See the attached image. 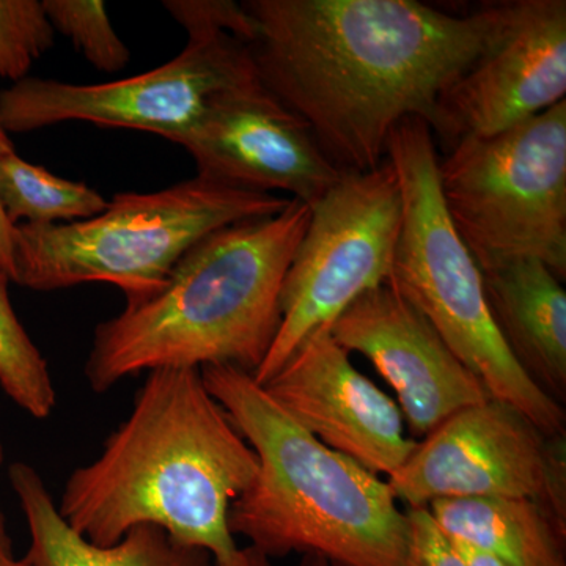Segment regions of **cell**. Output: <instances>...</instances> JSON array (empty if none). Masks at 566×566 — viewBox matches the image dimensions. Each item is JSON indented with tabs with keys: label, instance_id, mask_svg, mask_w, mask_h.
<instances>
[{
	"label": "cell",
	"instance_id": "obj_1",
	"mask_svg": "<svg viewBox=\"0 0 566 566\" xmlns=\"http://www.w3.org/2000/svg\"><path fill=\"white\" fill-rule=\"evenodd\" d=\"M264 87L303 118L342 174L376 169L406 118L433 125L439 98L485 48L499 2L455 17L416 0H245Z\"/></svg>",
	"mask_w": 566,
	"mask_h": 566
},
{
	"label": "cell",
	"instance_id": "obj_2",
	"mask_svg": "<svg viewBox=\"0 0 566 566\" xmlns=\"http://www.w3.org/2000/svg\"><path fill=\"white\" fill-rule=\"evenodd\" d=\"M256 472L259 458L208 392L200 368H158L99 457L71 472L57 509L96 546L156 526L219 560L238 549L230 506Z\"/></svg>",
	"mask_w": 566,
	"mask_h": 566
},
{
	"label": "cell",
	"instance_id": "obj_3",
	"mask_svg": "<svg viewBox=\"0 0 566 566\" xmlns=\"http://www.w3.org/2000/svg\"><path fill=\"white\" fill-rule=\"evenodd\" d=\"M311 207L216 230L185 253L166 283L95 327L84 374L104 394L129 376L229 364L255 374L281 327L283 279Z\"/></svg>",
	"mask_w": 566,
	"mask_h": 566
},
{
	"label": "cell",
	"instance_id": "obj_4",
	"mask_svg": "<svg viewBox=\"0 0 566 566\" xmlns=\"http://www.w3.org/2000/svg\"><path fill=\"white\" fill-rule=\"evenodd\" d=\"M205 387L259 458L230 506L229 528L270 558L301 553L331 566H405L408 515L389 483L335 452L281 408L252 374L200 368Z\"/></svg>",
	"mask_w": 566,
	"mask_h": 566
},
{
	"label": "cell",
	"instance_id": "obj_5",
	"mask_svg": "<svg viewBox=\"0 0 566 566\" xmlns=\"http://www.w3.org/2000/svg\"><path fill=\"white\" fill-rule=\"evenodd\" d=\"M387 159L401 193L400 237L387 283L428 319L491 398L515 406L547 434H566L564 406L524 374L491 318L479 264L442 202L428 123L401 122L390 136Z\"/></svg>",
	"mask_w": 566,
	"mask_h": 566
},
{
	"label": "cell",
	"instance_id": "obj_6",
	"mask_svg": "<svg viewBox=\"0 0 566 566\" xmlns=\"http://www.w3.org/2000/svg\"><path fill=\"white\" fill-rule=\"evenodd\" d=\"M290 200L199 175L163 191L115 193L85 221L14 226L13 282L35 292L103 282L120 289L126 304L139 303L208 234L277 214Z\"/></svg>",
	"mask_w": 566,
	"mask_h": 566
},
{
	"label": "cell",
	"instance_id": "obj_7",
	"mask_svg": "<svg viewBox=\"0 0 566 566\" xmlns=\"http://www.w3.org/2000/svg\"><path fill=\"white\" fill-rule=\"evenodd\" d=\"M450 222L480 271L513 260L566 277V99L488 137L458 140L439 159Z\"/></svg>",
	"mask_w": 566,
	"mask_h": 566
},
{
	"label": "cell",
	"instance_id": "obj_8",
	"mask_svg": "<svg viewBox=\"0 0 566 566\" xmlns=\"http://www.w3.org/2000/svg\"><path fill=\"white\" fill-rule=\"evenodd\" d=\"M311 221L283 279L281 327L253 379L263 386L316 331L333 326L363 294L389 282L401 229L392 164L342 174L311 207Z\"/></svg>",
	"mask_w": 566,
	"mask_h": 566
},
{
	"label": "cell",
	"instance_id": "obj_9",
	"mask_svg": "<svg viewBox=\"0 0 566 566\" xmlns=\"http://www.w3.org/2000/svg\"><path fill=\"white\" fill-rule=\"evenodd\" d=\"M251 51L226 32L189 35L185 50L158 69L104 84L25 77L0 92V126L25 134L81 122L136 129L177 144L216 93L255 80Z\"/></svg>",
	"mask_w": 566,
	"mask_h": 566
},
{
	"label": "cell",
	"instance_id": "obj_10",
	"mask_svg": "<svg viewBox=\"0 0 566 566\" xmlns=\"http://www.w3.org/2000/svg\"><path fill=\"white\" fill-rule=\"evenodd\" d=\"M409 509L442 499H532L566 517V434L551 436L505 401L460 409L389 475Z\"/></svg>",
	"mask_w": 566,
	"mask_h": 566
},
{
	"label": "cell",
	"instance_id": "obj_11",
	"mask_svg": "<svg viewBox=\"0 0 566 566\" xmlns=\"http://www.w3.org/2000/svg\"><path fill=\"white\" fill-rule=\"evenodd\" d=\"M566 99L565 0L499 2L485 48L439 98L433 136L449 148L488 137Z\"/></svg>",
	"mask_w": 566,
	"mask_h": 566
},
{
	"label": "cell",
	"instance_id": "obj_12",
	"mask_svg": "<svg viewBox=\"0 0 566 566\" xmlns=\"http://www.w3.org/2000/svg\"><path fill=\"white\" fill-rule=\"evenodd\" d=\"M178 145L199 177L244 191L286 192L308 207L342 177L303 118L259 77L216 93Z\"/></svg>",
	"mask_w": 566,
	"mask_h": 566
},
{
	"label": "cell",
	"instance_id": "obj_13",
	"mask_svg": "<svg viewBox=\"0 0 566 566\" xmlns=\"http://www.w3.org/2000/svg\"><path fill=\"white\" fill-rule=\"evenodd\" d=\"M308 433L376 475L389 476L415 450L400 408L356 370L329 327L316 331L262 386Z\"/></svg>",
	"mask_w": 566,
	"mask_h": 566
},
{
	"label": "cell",
	"instance_id": "obj_14",
	"mask_svg": "<svg viewBox=\"0 0 566 566\" xmlns=\"http://www.w3.org/2000/svg\"><path fill=\"white\" fill-rule=\"evenodd\" d=\"M331 334L346 352L363 354L375 365L416 438H424L460 409L491 398L428 319L389 283L354 301Z\"/></svg>",
	"mask_w": 566,
	"mask_h": 566
},
{
	"label": "cell",
	"instance_id": "obj_15",
	"mask_svg": "<svg viewBox=\"0 0 566 566\" xmlns=\"http://www.w3.org/2000/svg\"><path fill=\"white\" fill-rule=\"evenodd\" d=\"M491 318L524 374L557 403L566 398V292L545 263L513 260L480 271Z\"/></svg>",
	"mask_w": 566,
	"mask_h": 566
},
{
	"label": "cell",
	"instance_id": "obj_16",
	"mask_svg": "<svg viewBox=\"0 0 566 566\" xmlns=\"http://www.w3.org/2000/svg\"><path fill=\"white\" fill-rule=\"evenodd\" d=\"M10 485L28 521V566H214L202 547L177 542L161 527L137 526L112 546H96L74 532L31 464L9 468Z\"/></svg>",
	"mask_w": 566,
	"mask_h": 566
},
{
	"label": "cell",
	"instance_id": "obj_17",
	"mask_svg": "<svg viewBox=\"0 0 566 566\" xmlns=\"http://www.w3.org/2000/svg\"><path fill=\"white\" fill-rule=\"evenodd\" d=\"M428 510L450 539L505 566H566V517L532 499H442Z\"/></svg>",
	"mask_w": 566,
	"mask_h": 566
},
{
	"label": "cell",
	"instance_id": "obj_18",
	"mask_svg": "<svg viewBox=\"0 0 566 566\" xmlns=\"http://www.w3.org/2000/svg\"><path fill=\"white\" fill-rule=\"evenodd\" d=\"M107 200L85 182L65 180L10 150L0 155V208L11 226H55L99 214Z\"/></svg>",
	"mask_w": 566,
	"mask_h": 566
},
{
	"label": "cell",
	"instance_id": "obj_19",
	"mask_svg": "<svg viewBox=\"0 0 566 566\" xmlns=\"http://www.w3.org/2000/svg\"><path fill=\"white\" fill-rule=\"evenodd\" d=\"M10 282L0 268V389L25 415L44 420L54 412L57 394L46 359L11 305Z\"/></svg>",
	"mask_w": 566,
	"mask_h": 566
},
{
	"label": "cell",
	"instance_id": "obj_20",
	"mask_svg": "<svg viewBox=\"0 0 566 566\" xmlns=\"http://www.w3.org/2000/svg\"><path fill=\"white\" fill-rule=\"evenodd\" d=\"M55 33L70 39L85 61L104 73H117L132 61V52L112 28L102 0H41Z\"/></svg>",
	"mask_w": 566,
	"mask_h": 566
},
{
	"label": "cell",
	"instance_id": "obj_21",
	"mask_svg": "<svg viewBox=\"0 0 566 566\" xmlns=\"http://www.w3.org/2000/svg\"><path fill=\"white\" fill-rule=\"evenodd\" d=\"M54 41L40 0H0V77L13 84L29 77Z\"/></svg>",
	"mask_w": 566,
	"mask_h": 566
},
{
	"label": "cell",
	"instance_id": "obj_22",
	"mask_svg": "<svg viewBox=\"0 0 566 566\" xmlns=\"http://www.w3.org/2000/svg\"><path fill=\"white\" fill-rule=\"evenodd\" d=\"M164 9L169 11L189 35L226 32L234 39L251 43L253 22L243 3L232 0H167Z\"/></svg>",
	"mask_w": 566,
	"mask_h": 566
},
{
	"label": "cell",
	"instance_id": "obj_23",
	"mask_svg": "<svg viewBox=\"0 0 566 566\" xmlns=\"http://www.w3.org/2000/svg\"><path fill=\"white\" fill-rule=\"evenodd\" d=\"M408 556L405 566H468L452 539L434 523L430 510L408 509Z\"/></svg>",
	"mask_w": 566,
	"mask_h": 566
},
{
	"label": "cell",
	"instance_id": "obj_24",
	"mask_svg": "<svg viewBox=\"0 0 566 566\" xmlns=\"http://www.w3.org/2000/svg\"><path fill=\"white\" fill-rule=\"evenodd\" d=\"M10 150H14L13 142H11L9 133L0 126V155ZM13 238L14 227L11 226L0 208V268L10 275L11 282H13Z\"/></svg>",
	"mask_w": 566,
	"mask_h": 566
},
{
	"label": "cell",
	"instance_id": "obj_25",
	"mask_svg": "<svg viewBox=\"0 0 566 566\" xmlns=\"http://www.w3.org/2000/svg\"><path fill=\"white\" fill-rule=\"evenodd\" d=\"M214 566H273V564H271L270 557L249 545L243 549L238 547L232 556L214 560Z\"/></svg>",
	"mask_w": 566,
	"mask_h": 566
},
{
	"label": "cell",
	"instance_id": "obj_26",
	"mask_svg": "<svg viewBox=\"0 0 566 566\" xmlns=\"http://www.w3.org/2000/svg\"><path fill=\"white\" fill-rule=\"evenodd\" d=\"M0 566H28L24 558L17 557V554H14L13 543H11L2 510H0Z\"/></svg>",
	"mask_w": 566,
	"mask_h": 566
},
{
	"label": "cell",
	"instance_id": "obj_27",
	"mask_svg": "<svg viewBox=\"0 0 566 566\" xmlns=\"http://www.w3.org/2000/svg\"><path fill=\"white\" fill-rule=\"evenodd\" d=\"M452 542L468 566H505L504 564H501V562L495 560L494 557L482 553V551H476L472 546L464 545V543L455 542V539H452Z\"/></svg>",
	"mask_w": 566,
	"mask_h": 566
},
{
	"label": "cell",
	"instance_id": "obj_28",
	"mask_svg": "<svg viewBox=\"0 0 566 566\" xmlns=\"http://www.w3.org/2000/svg\"><path fill=\"white\" fill-rule=\"evenodd\" d=\"M300 566H331L327 564V560H324L323 557L314 556V554H307L304 556L303 562H301Z\"/></svg>",
	"mask_w": 566,
	"mask_h": 566
},
{
	"label": "cell",
	"instance_id": "obj_29",
	"mask_svg": "<svg viewBox=\"0 0 566 566\" xmlns=\"http://www.w3.org/2000/svg\"><path fill=\"white\" fill-rule=\"evenodd\" d=\"M3 461H6V450H3L2 442H0V472H2Z\"/></svg>",
	"mask_w": 566,
	"mask_h": 566
}]
</instances>
